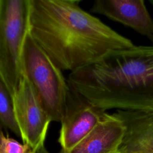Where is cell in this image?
Instances as JSON below:
<instances>
[{"label": "cell", "instance_id": "cell-15", "mask_svg": "<svg viewBox=\"0 0 153 153\" xmlns=\"http://www.w3.org/2000/svg\"><path fill=\"white\" fill-rule=\"evenodd\" d=\"M116 153H122V152H121L120 150H118V151H117Z\"/></svg>", "mask_w": 153, "mask_h": 153}, {"label": "cell", "instance_id": "cell-4", "mask_svg": "<svg viewBox=\"0 0 153 153\" xmlns=\"http://www.w3.org/2000/svg\"><path fill=\"white\" fill-rule=\"evenodd\" d=\"M29 11L30 0L0 1V79L11 96L24 74L22 57Z\"/></svg>", "mask_w": 153, "mask_h": 153}, {"label": "cell", "instance_id": "cell-8", "mask_svg": "<svg viewBox=\"0 0 153 153\" xmlns=\"http://www.w3.org/2000/svg\"><path fill=\"white\" fill-rule=\"evenodd\" d=\"M125 132L126 126L122 120L114 112L111 114L105 112L91 131L66 153H116Z\"/></svg>", "mask_w": 153, "mask_h": 153}, {"label": "cell", "instance_id": "cell-2", "mask_svg": "<svg viewBox=\"0 0 153 153\" xmlns=\"http://www.w3.org/2000/svg\"><path fill=\"white\" fill-rule=\"evenodd\" d=\"M67 81L94 106L153 111V45L113 51L101 61L71 72Z\"/></svg>", "mask_w": 153, "mask_h": 153}, {"label": "cell", "instance_id": "cell-11", "mask_svg": "<svg viewBox=\"0 0 153 153\" xmlns=\"http://www.w3.org/2000/svg\"><path fill=\"white\" fill-rule=\"evenodd\" d=\"M0 153H33L30 148L24 143L4 136L0 145Z\"/></svg>", "mask_w": 153, "mask_h": 153}, {"label": "cell", "instance_id": "cell-13", "mask_svg": "<svg viewBox=\"0 0 153 153\" xmlns=\"http://www.w3.org/2000/svg\"><path fill=\"white\" fill-rule=\"evenodd\" d=\"M1 125H2V124L0 123V145H1V141H2V138L4 137V136H5V135L4 134V133H3V131H2V130Z\"/></svg>", "mask_w": 153, "mask_h": 153}, {"label": "cell", "instance_id": "cell-6", "mask_svg": "<svg viewBox=\"0 0 153 153\" xmlns=\"http://www.w3.org/2000/svg\"><path fill=\"white\" fill-rule=\"evenodd\" d=\"M105 112L70 88L58 138L62 152H68L79 143L99 123Z\"/></svg>", "mask_w": 153, "mask_h": 153}, {"label": "cell", "instance_id": "cell-3", "mask_svg": "<svg viewBox=\"0 0 153 153\" xmlns=\"http://www.w3.org/2000/svg\"><path fill=\"white\" fill-rule=\"evenodd\" d=\"M23 72L30 81L51 121L60 122L70 90L62 70L29 32L22 51Z\"/></svg>", "mask_w": 153, "mask_h": 153}, {"label": "cell", "instance_id": "cell-12", "mask_svg": "<svg viewBox=\"0 0 153 153\" xmlns=\"http://www.w3.org/2000/svg\"><path fill=\"white\" fill-rule=\"evenodd\" d=\"M33 153H50L46 148L44 146V144L39 146L34 152Z\"/></svg>", "mask_w": 153, "mask_h": 153}, {"label": "cell", "instance_id": "cell-1", "mask_svg": "<svg viewBox=\"0 0 153 153\" xmlns=\"http://www.w3.org/2000/svg\"><path fill=\"white\" fill-rule=\"evenodd\" d=\"M78 0H30L29 33L53 62L70 72L134 44L81 8Z\"/></svg>", "mask_w": 153, "mask_h": 153}, {"label": "cell", "instance_id": "cell-10", "mask_svg": "<svg viewBox=\"0 0 153 153\" xmlns=\"http://www.w3.org/2000/svg\"><path fill=\"white\" fill-rule=\"evenodd\" d=\"M0 123L16 135L20 133L16 121L12 96L0 79Z\"/></svg>", "mask_w": 153, "mask_h": 153}, {"label": "cell", "instance_id": "cell-5", "mask_svg": "<svg viewBox=\"0 0 153 153\" xmlns=\"http://www.w3.org/2000/svg\"><path fill=\"white\" fill-rule=\"evenodd\" d=\"M12 99L20 137L33 152L44 144L51 120L25 73Z\"/></svg>", "mask_w": 153, "mask_h": 153}, {"label": "cell", "instance_id": "cell-7", "mask_svg": "<svg viewBox=\"0 0 153 153\" xmlns=\"http://www.w3.org/2000/svg\"><path fill=\"white\" fill-rule=\"evenodd\" d=\"M90 12L132 29L153 45V19L144 0H96Z\"/></svg>", "mask_w": 153, "mask_h": 153}, {"label": "cell", "instance_id": "cell-14", "mask_svg": "<svg viewBox=\"0 0 153 153\" xmlns=\"http://www.w3.org/2000/svg\"><path fill=\"white\" fill-rule=\"evenodd\" d=\"M149 2L151 4V5L153 7V0H149Z\"/></svg>", "mask_w": 153, "mask_h": 153}, {"label": "cell", "instance_id": "cell-9", "mask_svg": "<svg viewBox=\"0 0 153 153\" xmlns=\"http://www.w3.org/2000/svg\"><path fill=\"white\" fill-rule=\"evenodd\" d=\"M126 126L122 153H153V111L116 110Z\"/></svg>", "mask_w": 153, "mask_h": 153}]
</instances>
